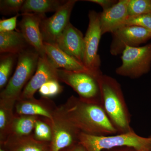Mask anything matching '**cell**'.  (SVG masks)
Returning a JSON list of instances; mask_svg holds the SVG:
<instances>
[{
	"instance_id": "obj_1",
	"label": "cell",
	"mask_w": 151,
	"mask_h": 151,
	"mask_svg": "<svg viewBox=\"0 0 151 151\" xmlns=\"http://www.w3.org/2000/svg\"><path fill=\"white\" fill-rule=\"evenodd\" d=\"M60 116L68 127L95 136L115 134L118 131L108 118L101 103L72 96Z\"/></svg>"
},
{
	"instance_id": "obj_2",
	"label": "cell",
	"mask_w": 151,
	"mask_h": 151,
	"mask_svg": "<svg viewBox=\"0 0 151 151\" xmlns=\"http://www.w3.org/2000/svg\"><path fill=\"white\" fill-rule=\"evenodd\" d=\"M97 80L101 105L112 124L122 133L132 131L129 114L119 82L115 78L103 74L97 77Z\"/></svg>"
},
{
	"instance_id": "obj_3",
	"label": "cell",
	"mask_w": 151,
	"mask_h": 151,
	"mask_svg": "<svg viewBox=\"0 0 151 151\" xmlns=\"http://www.w3.org/2000/svg\"><path fill=\"white\" fill-rule=\"evenodd\" d=\"M40 57L31 47L18 55L15 71L1 93L2 103L5 105H12L20 97L23 87L36 70Z\"/></svg>"
},
{
	"instance_id": "obj_4",
	"label": "cell",
	"mask_w": 151,
	"mask_h": 151,
	"mask_svg": "<svg viewBox=\"0 0 151 151\" xmlns=\"http://www.w3.org/2000/svg\"><path fill=\"white\" fill-rule=\"evenodd\" d=\"M78 139L86 151H102L120 147L146 151L151 148V138L140 137L133 131L112 136H95L81 133Z\"/></svg>"
},
{
	"instance_id": "obj_5",
	"label": "cell",
	"mask_w": 151,
	"mask_h": 151,
	"mask_svg": "<svg viewBox=\"0 0 151 151\" xmlns=\"http://www.w3.org/2000/svg\"><path fill=\"white\" fill-rule=\"evenodd\" d=\"M121 58L122 64L116 68V74L132 78H139L150 70L151 43L141 47L127 46Z\"/></svg>"
},
{
	"instance_id": "obj_6",
	"label": "cell",
	"mask_w": 151,
	"mask_h": 151,
	"mask_svg": "<svg viewBox=\"0 0 151 151\" xmlns=\"http://www.w3.org/2000/svg\"><path fill=\"white\" fill-rule=\"evenodd\" d=\"M89 24L84 37V52L83 64L92 73L98 76L102 74L100 70L101 60L98 54L100 39L102 35L100 13L89 11Z\"/></svg>"
},
{
	"instance_id": "obj_7",
	"label": "cell",
	"mask_w": 151,
	"mask_h": 151,
	"mask_svg": "<svg viewBox=\"0 0 151 151\" xmlns=\"http://www.w3.org/2000/svg\"><path fill=\"white\" fill-rule=\"evenodd\" d=\"M58 80L72 87L81 99L100 102V87L97 77L86 72H75L57 69Z\"/></svg>"
},
{
	"instance_id": "obj_8",
	"label": "cell",
	"mask_w": 151,
	"mask_h": 151,
	"mask_svg": "<svg viewBox=\"0 0 151 151\" xmlns=\"http://www.w3.org/2000/svg\"><path fill=\"white\" fill-rule=\"evenodd\" d=\"M77 0H68L50 17H45L40 29L44 42L56 44L61 34L70 23V14Z\"/></svg>"
},
{
	"instance_id": "obj_9",
	"label": "cell",
	"mask_w": 151,
	"mask_h": 151,
	"mask_svg": "<svg viewBox=\"0 0 151 151\" xmlns=\"http://www.w3.org/2000/svg\"><path fill=\"white\" fill-rule=\"evenodd\" d=\"M110 52L114 56L122 54L127 46L136 47L151 38V30L136 26H125L112 33Z\"/></svg>"
},
{
	"instance_id": "obj_10",
	"label": "cell",
	"mask_w": 151,
	"mask_h": 151,
	"mask_svg": "<svg viewBox=\"0 0 151 151\" xmlns=\"http://www.w3.org/2000/svg\"><path fill=\"white\" fill-rule=\"evenodd\" d=\"M22 18L19 24L20 31L27 43L37 52L40 57L46 55L42 35L41 22L46 17L45 14L36 13L21 14Z\"/></svg>"
},
{
	"instance_id": "obj_11",
	"label": "cell",
	"mask_w": 151,
	"mask_h": 151,
	"mask_svg": "<svg viewBox=\"0 0 151 151\" xmlns=\"http://www.w3.org/2000/svg\"><path fill=\"white\" fill-rule=\"evenodd\" d=\"M57 68L55 67L47 55L40 57L39 59L35 73L27 84L20 98L29 100L44 84L50 80H58Z\"/></svg>"
},
{
	"instance_id": "obj_12",
	"label": "cell",
	"mask_w": 151,
	"mask_h": 151,
	"mask_svg": "<svg viewBox=\"0 0 151 151\" xmlns=\"http://www.w3.org/2000/svg\"><path fill=\"white\" fill-rule=\"evenodd\" d=\"M61 50L83 63L84 36L78 29L69 23L55 44Z\"/></svg>"
},
{
	"instance_id": "obj_13",
	"label": "cell",
	"mask_w": 151,
	"mask_h": 151,
	"mask_svg": "<svg viewBox=\"0 0 151 151\" xmlns=\"http://www.w3.org/2000/svg\"><path fill=\"white\" fill-rule=\"evenodd\" d=\"M129 1L120 0L111 8L100 13L102 35L108 32L112 33L125 26L129 17L128 7Z\"/></svg>"
},
{
	"instance_id": "obj_14",
	"label": "cell",
	"mask_w": 151,
	"mask_h": 151,
	"mask_svg": "<svg viewBox=\"0 0 151 151\" xmlns=\"http://www.w3.org/2000/svg\"><path fill=\"white\" fill-rule=\"evenodd\" d=\"M45 54L55 67L75 72H86L92 73L83 63L61 50L55 44L44 42Z\"/></svg>"
},
{
	"instance_id": "obj_15",
	"label": "cell",
	"mask_w": 151,
	"mask_h": 151,
	"mask_svg": "<svg viewBox=\"0 0 151 151\" xmlns=\"http://www.w3.org/2000/svg\"><path fill=\"white\" fill-rule=\"evenodd\" d=\"M30 47L19 30L0 32V52L17 55Z\"/></svg>"
},
{
	"instance_id": "obj_16",
	"label": "cell",
	"mask_w": 151,
	"mask_h": 151,
	"mask_svg": "<svg viewBox=\"0 0 151 151\" xmlns=\"http://www.w3.org/2000/svg\"><path fill=\"white\" fill-rule=\"evenodd\" d=\"M65 0H26L22 7L21 14L36 13L45 14L50 12H56L63 5Z\"/></svg>"
},
{
	"instance_id": "obj_17",
	"label": "cell",
	"mask_w": 151,
	"mask_h": 151,
	"mask_svg": "<svg viewBox=\"0 0 151 151\" xmlns=\"http://www.w3.org/2000/svg\"><path fill=\"white\" fill-rule=\"evenodd\" d=\"M73 141V137L69 129L62 125L55 124L53 128L52 151H60L70 146Z\"/></svg>"
},
{
	"instance_id": "obj_18",
	"label": "cell",
	"mask_w": 151,
	"mask_h": 151,
	"mask_svg": "<svg viewBox=\"0 0 151 151\" xmlns=\"http://www.w3.org/2000/svg\"><path fill=\"white\" fill-rule=\"evenodd\" d=\"M18 55L12 53H3L0 58V88L4 86L8 80L13 68L16 59Z\"/></svg>"
},
{
	"instance_id": "obj_19",
	"label": "cell",
	"mask_w": 151,
	"mask_h": 151,
	"mask_svg": "<svg viewBox=\"0 0 151 151\" xmlns=\"http://www.w3.org/2000/svg\"><path fill=\"white\" fill-rule=\"evenodd\" d=\"M17 112L19 114L29 116L40 115L52 119V116L48 111L40 105L30 102H25L17 107Z\"/></svg>"
},
{
	"instance_id": "obj_20",
	"label": "cell",
	"mask_w": 151,
	"mask_h": 151,
	"mask_svg": "<svg viewBox=\"0 0 151 151\" xmlns=\"http://www.w3.org/2000/svg\"><path fill=\"white\" fill-rule=\"evenodd\" d=\"M36 122L35 117L32 116L21 117L14 122V131L21 136L29 134L35 127Z\"/></svg>"
},
{
	"instance_id": "obj_21",
	"label": "cell",
	"mask_w": 151,
	"mask_h": 151,
	"mask_svg": "<svg viewBox=\"0 0 151 151\" xmlns=\"http://www.w3.org/2000/svg\"><path fill=\"white\" fill-rule=\"evenodd\" d=\"M128 12L129 16L151 14V0H130Z\"/></svg>"
},
{
	"instance_id": "obj_22",
	"label": "cell",
	"mask_w": 151,
	"mask_h": 151,
	"mask_svg": "<svg viewBox=\"0 0 151 151\" xmlns=\"http://www.w3.org/2000/svg\"><path fill=\"white\" fill-rule=\"evenodd\" d=\"M25 1L24 0H1L0 1V12L4 15L19 14Z\"/></svg>"
},
{
	"instance_id": "obj_23",
	"label": "cell",
	"mask_w": 151,
	"mask_h": 151,
	"mask_svg": "<svg viewBox=\"0 0 151 151\" xmlns=\"http://www.w3.org/2000/svg\"><path fill=\"white\" fill-rule=\"evenodd\" d=\"M125 26H136L151 30V14L129 16Z\"/></svg>"
},
{
	"instance_id": "obj_24",
	"label": "cell",
	"mask_w": 151,
	"mask_h": 151,
	"mask_svg": "<svg viewBox=\"0 0 151 151\" xmlns=\"http://www.w3.org/2000/svg\"><path fill=\"white\" fill-rule=\"evenodd\" d=\"M62 90V87L58 83V80H50L43 84L39 89L41 95L45 97L55 96Z\"/></svg>"
},
{
	"instance_id": "obj_25",
	"label": "cell",
	"mask_w": 151,
	"mask_h": 151,
	"mask_svg": "<svg viewBox=\"0 0 151 151\" xmlns=\"http://www.w3.org/2000/svg\"><path fill=\"white\" fill-rule=\"evenodd\" d=\"M35 128V137L38 139L42 141H49L51 139V130L46 124L37 121Z\"/></svg>"
},
{
	"instance_id": "obj_26",
	"label": "cell",
	"mask_w": 151,
	"mask_h": 151,
	"mask_svg": "<svg viewBox=\"0 0 151 151\" xmlns=\"http://www.w3.org/2000/svg\"><path fill=\"white\" fill-rule=\"evenodd\" d=\"M20 15L19 14L10 18L1 19L0 32H8L14 31L16 28L18 17Z\"/></svg>"
},
{
	"instance_id": "obj_27",
	"label": "cell",
	"mask_w": 151,
	"mask_h": 151,
	"mask_svg": "<svg viewBox=\"0 0 151 151\" xmlns=\"http://www.w3.org/2000/svg\"><path fill=\"white\" fill-rule=\"evenodd\" d=\"M86 1L90 2L97 4L102 7L103 11L107 10L115 5L118 1L115 0H86Z\"/></svg>"
},
{
	"instance_id": "obj_28",
	"label": "cell",
	"mask_w": 151,
	"mask_h": 151,
	"mask_svg": "<svg viewBox=\"0 0 151 151\" xmlns=\"http://www.w3.org/2000/svg\"><path fill=\"white\" fill-rule=\"evenodd\" d=\"M17 151H42L39 146L34 145H27L20 147Z\"/></svg>"
},
{
	"instance_id": "obj_29",
	"label": "cell",
	"mask_w": 151,
	"mask_h": 151,
	"mask_svg": "<svg viewBox=\"0 0 151 151\" xmlns=\"http://www.w3.org/2000/svg\"><path fill=\"white\" fill-rule=\"evenodd\" d=\"M6 123V116L5 112L3 110H0V129H3L5 127Z\"/></svg>"
},
{
	"instance_id": "obj_30",
	"label": "cell",
	"mask_w": 151,
	"mask_h": 151,
	"mask_svg": "<svg viewBox=\"0 0 151 151\" xmlns=\"http://www.w3.org/2000/svg\"><path fill=\"white\" fill-rule=\"evenodd\" d=\"M71 151H86V149L84 148V147L82 145L76 147Z\"/></svg>"
},
{
	"instance_id": "obj_31",
	"label": "cell",
	"mask_w": 151,
	"mask_h": 151,
	"mask_svg": "<svg viewBox=\"0 0 151 151\" xmlns=\"http://www.w3.org/2000/svg\"><path fill=\"white\" fill-rule=\"evenodd\" d=\"M0 151H3V150H0Z\"/></svg>"
}]
</instances>
